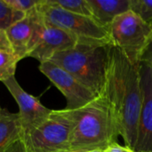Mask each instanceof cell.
<instances>
[{
  "label": "cell",
  "mask_w": 152,
  "mask_h": 152,
  "mask_svg": "<svg viewBox=\"0 0 152 152\" xmlns=\"http://www.w3.org/2000/svg\"><path fill=\"white\" fill-rule=\"evenodd\" d=\"M105 94L118 136L134 150L142 107L139 66L133 65L119 48L111 45L109 55Z\"/></svg>",
  "instance_id": "6da1fadb"
},
{
  "label": "cell",
  "mask_w": 152,
  "mask_h": 152,
  "mask_svg": "<svg viewBox=\"0 0 152 152\" xmlns=\"http://www.w3.org/2000/svg\"><path fill=\"white\" fill-rule=\"evenodd\" d=\"M69 111L73 123L69 150H104L117 141L118 134L113 114L103 93L86 106Z\"/></svg>",
  "instance_id": "7a4b0ae2"
},
{
  "label": "cell",
  "mask_w": 152,
  "mask_h": 152,
  "mask_svg": "<svg viewBox=\"0 0 152 152\" xmlns=\"http://www.w3.org/2000/svg\"><path fill=\"white\" fill-rule=\"evenodd\" d=\"M110 45L78 43L71 49L57 53L48 61L68 71L99 96L105 87Z\"/></svg>",
  "instance_id": "3957f363"
},
{
  "label": "cell",
  "mask_w": 152,
  "mask_h": 152,
  "mask_svg": "<svg viewBox=\"0 0 152 152\" xmlns=\"http://www.w3.org/2000/svg\"><path fill=\"white\" fill-rule=\"evenodd\" d=\"M113 45L125 54L126 59L139 66L152 39V25L129 10L118 15L109 27Z\"/></svg>",
  "instance_id": "277c9868"
},
{
  "label": "cell",
  "mask_w": 152,
  "mask_h": 152,
  "mask_svg": "<svg viewBox=\"0 0 152 152\" xmlns=\"http://www.w3.org/2000/svg\"><path fill=\"white\" fill-rule=\"evenodd\" d=\"M72 124L69 110H52L39 126L21 133L20 139L27 152L64 151L69 150Z\"/></svg>",
  "instance_id": "5b68a950"
},
{
  "label": "cell",
  "mask_w": 152,
  "mask_h": 152,
  "mask_svg": "<svg viewBox=\"0 0 152 152\" xmlns=\"http://www.w3.org/2000/svg\"><path fill=\"white\" fill-rule=\"evenodd\" d=\"M37 10L43 20L58 27L78 39V43L96 45H112L109 29L99 25L93 18L64 11L41 0Z\"/></svg>",
  "instance_id": "8992f818"
},
{
  "label": "cell",
  "mask_w": 152,
  "mask_h": 152,
  "mask_svg": "<svg viewBox=\"0 0 152 152\" xmlns=\"http://www.w3.org/2000/svg\"><path fill=\"white\" fill-rule=\"evenodd\" d=\"M39 70L58 88L67 101L66 110H75L91 102L97 95L58 65L45 61L39 65Z\"/></svg>",
  "instance_id": "52a82bcc"
},
{
  "label": "cell",
  "mask_w": 152,
  "mask_h": 152,
  "mask_svg": "<svg viewBox=\"0 0 152 152\" xmlns=\"http://www.w3.org/2000/svg\"><path fill=\"white\" fill-rule=\"evenodd\" d=\"M19 106V117L22 133L28 132L43 123L53 110L44 106L37 97L28 94L20 86L15 76L3 82Z\"/></svg>",
  "instance_id": "ba28073f"
},
{
  "label": "cell",
  "mask_w": 152,
  "mask_h": 152,
  "mask_svg": "<svg viewBox=\"0 0 152 152\" xmlns=\"http://www.w3.org/2000/svg\"><path fill=\"white\" fill-rule=\"evenodd\" d=\"M142 107L134 151L152 152V67L146 61L139 65Z\"/></svg>",
  "instance_id": "9c48e42d"
},
{
  "label": "cell",
  "mask_w": 152,
  "mask_h": 152,
  "mask_svg": "<svg viewBox=\"0 0 152 152\" xmlns=\"http://www.w3.org/2000/svg\"><path fill=\"white\" fill-rule=\"evenodd\" d=\"M77 44L78 39L76 37L44 20L37 43L28 57L37 60L40 63L45 62L57 53L71 49Z\"/></svg>",
  "instance_id": "30bf717a"
},
{
  "label": "cell",
  "mask_w": 152,
  "mask_h": 152,
  "mask_svg": "<svg viewBox=\"0 0 152 152\" xmlns=\"http://www.w3.org/2000/svg\"><path fill=\"white\" fill-rule=\"evenodd\" d=\"M37 5L26 12L22 19L13 23L5 30L8 39L20 61L28 57L34 48L35 36L42 21Z\"/></svg>",
  "instance_id": "8fae6325"
},
{
  "label": "cell",
  "mask_w": 152,
  "mask_h": 152,
  "mask_svg": "<svg viewBox=\"0 0 152 152\" xmlns=\"http://www.w3.org/2000/svg\"><path fill=\"white\" fill-rule=\"evenodd\" d=\"M130 2L131 0H88L93 19L108 29L118 15L130 10Z\"/></svg>",
  "instance_id": "7c38bea8"
},
{
  "label": "cell",
  "mask_w": 152,
  "mask_h": 152,
  "mask_svg": "<svg viewBox=\"0 0 152 152\" xmlns=\"http://www.w3.org/2000/svg\"><path fill=\"white\" fill-rule=\"evenodd\" d=\"M22 127L18 113L5 109L0 111V152H4L21 135Z\"/></svg>",
  "instance_id": "4fadbf2b"
},
{
  "label": "cell",
  "mask_w": 152,
  "mask_h": 152,
  "mask_svg": "<svg viewBox=\"0 0 152 152\" xmlns=\"http://www.w3.org/2000/svg\"><path fill=\"white\" fill-rule=\"evenodd\" d=\"M20 61L10 43L5 30H0V81L4 82L15 75Z\"/></svg>",
  "instance_id": "5bb4252c"
},
{
  "label": "cell",
  "mask_w": 152,
  "mask_h": 152,
  "mask_svg": "<svg viewBox=\"0 0 152 152\" xmlns=\"http://www.w3.org/2000/svg\"><path fill=\"white\" fill-rule=\"evenodd\" d=\"M46 4L57 6L64 11L93 18L88 0H45Z\"/></svg>",
  "instance_id": "9a60e30c"
},
{
  "label": "cell",
  "mask_w": 152,
  "mask_h": 152,
  "mask_svg": "<svg viewBox=\"0 0 152 152\" xmlns=\"http://www.w3.org/2000/svg\"><path fill=\"white\" fill-rule=\"evenodd\" d=\"M25 14L11 8L4 0H0V30H6L13 23L22 19Z\"/></svg>",
  "instance_id": "2e32d148"
},
{
  "label": "cell",
  "mask_w": 152,
  "mask_h": 152,
  "mask_svg": "<svg viewBox=\"0 0 152 152\" xmlns=\"http://www.w3.org/2000/svg\"><path fill=\"white\" fill-rule=\"evenodd\" d=\"M130 10L137 13L145 21L152 22V0H131Z\"/></svg>",
  "instance_id": "e0dca14e"
},
{
  "label": "cell",
  "mask_w": 152,
  "mask_h": 152,
  "mask_svg": "<svg viewBox=\"0 0 152 152\" xmlns=\"http://www.w3.org/2000/svg\"><path fill=\"white\" fill-rule=\"evenodd\" d=\"M4 1L13 10L24 13L35 8L41 2V0H4Z\"/></svg>",
  "instance_id": "ac0fdd59"
},
{
  "label": "cell",
  "mask_w": 152,
  "mask_h": 152,
  "mask_svg": "<svg viewBox=\"0 0 152 152\" xmlns=\"http://www.w3.org/2000/svg\"><path fill=\"white\" fill-rule=\"evenodd\" d=\"M103 152H137L134 149L126 146V145H120L117 141L111 142L109 146H107Z\"/></svg>",
  "instance_id": "d6986e66"
},
{
  "label": "cell",
  "mask_w": 152,
  "mask_h": 152,
  "mask_svg": "<svg viewBox=\"0 0 152 152\" xmlns=\"http://www.w3.org/2000/svg\"><path fill=\"white\" fill-rule=\"evenodd\" d=\"M4 152H27V151L25 150L22 141L20 137L16 142H14L12 145H10Z\"/></svg>",
  "instance_id": "ffe728a7"
},
{
  "label": "cell",
  "mask_w": 152,
  "mask_h": 152,
  "mask_svg": "<svg viewBox=\"0 0 152 152\" xmlns=\"http://www.w3.org/2000/svg\"><path fill=\"white\" fill-rule=\"evenodd\" d=\"M151 24L152 25V22H151ZM142 61H146L152 67V39L146 51L144 52V54L142 58Z\"/></svg>",
  "instance_id": "44dd1931"
},
{
  "label": "cell",
  "mask_w": 152,
  "mask_h": 152,
  "mask_svg": "<svg viewBox=\"0 0 152 152\" xmlns=\"http://www.w3.org/2000/svg\"><path fill=\"white\" fill-rule=\"evenodd\" d=\"M87 152H103V150H101V149H96V150H92V151H89Z\"/></svg>",
  "instance_id": "7402d4cb"
},
{
  "label": "cell",
  "mask_w": 152,
  "mask_h": 152,
  "mask_svg": "<svg viewBox=\"0 0 152 152\" xmlns=\"http://www.w3.org/2000/svg\"><path fill=\"white\" fill-rule=\"evenodd\" d=\"M61 152H84V151H74V150H67V151H64Z\"/></svg>",
  "instance_id": "603a6c76"
},
{
  "label": "cell",
  "mask_w": 152,
  "mask_h": 152,
  "mask_svg": "<svg viewBox=\"0 0 152 152\" xmlns=\"http://www.w3.org/2000/svg\"><path fill=\"white\" fill-rule=\"evenodd\" d=\"M1 110H2V108H1V107H0V111H1Z\"/></svg>",
  "instance_id": "cb8c5ba5"
}]
</instances>
